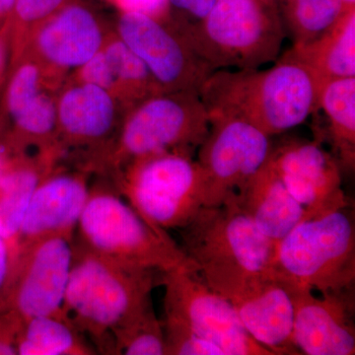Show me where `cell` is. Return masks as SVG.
Masks as SVG:
<instances>
[{
    "label": "cell",
    "mask_w": 355,
    "mask_h": 355,
    "mask_svg": "<svg viewBox=\"0 0 355 355\" xmlns=\"http://www.w3.org/2000/svg\"><path fill=\"white\" fill-rule=\"evenodd\" d=\"M320 87L288 53L266 69H220L200 90L209 116H230L268 137L286 132L318 111Z\"/></svg>",
    "instance_id": "6da1fadb"
},
{
    "label": "cell",
    "mask_w": 355,
    "mask_h": 355,
    "mask_svg": "<svg viewBox=\"0 0 355 355\" xmlns=\"http://www.w3.org/2000/svg\"><path fill=\"white\" fill-rule=\"evenodd\" d=\"M157 272L109 260L73 242L65 317L97 354H114V334L153 303Z\"/></svg>",
    "instance_id": "7a4b0ae2"
},
{
    "label": "cell",
    "mask_w": 355,
    "mask_h": 355,
    "mask_svg": "<svg viewBox=\"0 0 355 355\" xmlns=\"http://www.w3.org/2000/svg\"><path fill=\"white\" fill-rule=\"evenodd\" d=\"M181 249L203 280L227 298L248 282L272 275L275 244L235 198L202 207L181 230Z\"/></svg>",
    "instance_id": "3957f363"
},
{
    "label": "cell",
    "mask_w": 355,
    "mask_h": 355,
    "mask_svg": "<svg viewBox=\"0 0 355 355\" xmlns=\"http://www.w3.org/2000/svg\"><path fill=\"white\" fill-rule=\"evenodd\" d=\"M209 111L197 91L159 93L128 110L116 137L89 168L114 172L137 159L177 153L193 156L209 132Z\"/></svg>",
    "instance_id": "277c9868"
},
{
    "label": "cell",
    "mask_w": 355,
    "mask_h": 355,
    "mask_svg": "<svg viewBox=\"0 0 355 355\" xmlns=\"http://www.w3.org/2000/svg\"><path fill=\"white\" fill-rule=\"evenodd\" d=\"M176 28L214 71L260 69L277 60L284 38L275 0H216L205 19Z\"/></svg>",
    "instance_id": "5b68a950"
},
{
    "label": "cell",
    "mask_w": 355,
    "mask_h": 355,
    "mask_svg": "<svg viewBox=\"0 0 355 355\" xmlns=\"http://www.w3.org/2000/svg\"><path fill=\"white\" fill-rule=\"evenodd\" d=\"M272 275L320 294L354 291L355 227L347 209L299 222L275 246Z\"/></svg>",
    "instance_id": "8992f818"
},
{
    "label": "cell",
    "mask_w": 355,
    "mask_h": 355,
    "mask_svg": "<svg viewBox=\"0 0 355 355\" xmlns=\"http://www.w3.org/2000/svg\"><path fill=\"white\" fill-rule=\"evenodd\" d=\"M76 244L109 260L163 273L188 263L167 232L151 227L118 191L90 189Z\"/></svg>",
    "instance_id": "52a82bcc"
},
{
    "label": "cell",
    "mask_w": 355,
    "mask_h": 355,
    "mask_svg": "<svg viewBox=\"0 0 355 355\" xmlns=\"http://www.w3.org/2000/svg\"><path fill=\"white\" fill-rule=\"evenodd\" d=\"M114 178L116 191L161 232L181 230L203 207L202 172L188 154L168 153L137 159Z\"/></svg>",
    "instance_id": "ba28073f"
},
{
    "label": "cell",
    "mask_w": 355,
    "mask_h": 355,
    "mask_svg": "<svg viewBox=\"0 0 355 355\" xmlns=\"http://www.w3.org/2000/svg\"><path fill=\"white\" fill-rule=\"evenodd\" d=\"M164 327L190 331L224 355H273L250 336L230 301L214 291L190 265L161 273Z\"/></svg>",
    "instance_id": "9c48e42d"
},
{
    "label": "cell",
    "mask_w": 355,
    "mask_h": 355,
    "mask_svg": "<svg viewBox=\"0 0 355 355\" xmlns=\"http://www.w3.org/2000/svg\"><path fill=\"white\" fill-rule=\"evenodd\" d=\"M207 137L197 160L205 182L203 207H219L236 198L266 164L273 147L270 137L230 116H209Z\"/></svg>",
    "instance_id": "30bf717a"
},
{
    "label": "cell",
    "mask_w": 355,
    "mask_h": 355,
    "mask_svg": "<svg viewBox=\"0 0 355 355\" xmlns=\"http://www.w3.org/2000/svg\"><path fill=\"white\" fill-rule=\"evenodd\" d=\"M73 239L46 236L16 250L6 310L12 311L22 321L43 316L67 318L64 304L73 261Z\"/></svg>",
    "instance_id": "8fae6325"
},
{
    "label": "cell",
    "mask_w": 355,
    "mask_h": 355,
    "mask_svg": "<svg viewBox=\"0 0 355 355\" xmlns=\"http://www.w3.org/2000/svg\"><path fill=\"white\" fill-rule=\"evenodd\" d=\"M107 32L96 11L69 0L11 46V60L21 55L36 60L53 86L62 74L76 70L101 50Z\"/></svg>",
    "instance_id": "7c38bea8"
},
{
    "label": "cell",
    "mask_w": 355,
    "mask_h": 355,
    "mask_svg": "<svg viewBox=\"0 0 355 355\" xmlns=\"http://www.w3.org/2000/svg\"><path fill=\"white\" fill-rule=\"evenodd\" d=\"M116 35L144 62L164 93L197 91L214 71L175 26L137 12H121Z\"/></svg>",
    "instance_id": "4fadbf2b"
},
{
    "label": "cell",
    "mask_w": 355,
    "mask_h": 355,
    "mask_svg": "<svg viewBox=\"0 0 355 355\" xmlns=\"http://www.w3.org/2000/svg\"><path fill=\"white\" fill-rule=\"evenodd\" d=\"M270 161L307 218L350 207L343 188L342 168L320 142L291 140L273 148Z\"/></svg>",
    "instance_id": "5bb4252c"
},
{
    "label": "cell",
    "mask_w": 355,
    "mask_h": 355,
    "mask_svg": "<svg viewBox=\"0 0 355 355\" xmlns=\"http://www.w3.org/2000/svg\"><path fill=\"white\" fill-rule=\"evenodd\" d=\"M286 287L293 302V342L299 354H355L354 291L320 294Z\"/></svg>",
    "instance_id": "9a60e30c"
},
{
    "label": "cell",
    "mask_w": 355,
    "mask_h": 355,
    "mask_svg": "<svg viewBox=\"0 0 355 355\" xmlns=\"http://www.w3.org/2000/svg\"><path fill=\"white\" fill-rule=\"evenodd\" d=\"M245 330L273 355L299 354L293 342L294 307L288 288L272 275L248 282L226 298Z\"/></svg>",
    "instance_id": "2e32d148"
},
{
    "label": "cell",
    "mask_w": 355,
    "mask_h": 355,
    "mask_svg": "<svg viewBox=\"0 0 355 355\" xmlns=\"http://www.w3.org/2000/svg\"><path fill=\"white\" fill-rule=\"evenodd\" d=\"M121 108V103L105 89L73 80L57 97L60 146H85L92 156L99 153L120 128Z\"/></svg>",
    "instance_id": "e0dca14e"
},
{
    "label": "cell",
    "mask_w": 355,
    "mask_h": 355,
    "mask_svg": "<svg viewBox=\"0 0 355 355\" xmlns=\"http://www.w3.org/2000/svg\"><path fill=\"white\" fill-rule=\"evenodd\" d=\"M89 193L83 173H51L44 178L26 210L14 254L23 245L46 236L74 238Z\"/></svg>",
    "instance_id": "ac0fdd59"
},
{
    "label": "cell",
    "mask_w": 355,
    "mask_h": 355,
    "mask_svg": "<svg viewBox=\"0 0 355 355\" xmlns=\"http://www.w3.org/2000/svg\"><path fill=\"white\" fill-rule=\"evenodd\" d=\"M235 200L259 230L275 244L307 218L303 207L275 172L270 158Z\"/></svg>",
    "instance_id": "d6986e66"
},
{
    "label": "cell",
    "mask_w": 355,
    "mask_h": 355,
    "mask_svg": "<svg viewBox=\"0 0 355 355\" xmlns=\"http://www.w3.org/2000/svg\"><path fill=\"white\" fill-rule=\"evenodd\" d=\"M60 153L51 149L39 151L34 157L18 154L8 159L0 183V237L13 254L30 200L40 183L51 174Z\"/></svg>",
    "instance_id": "ffe728a7"
},
{
    "label": "cell",
    "mask_w": 355,
    "mask_h": 355,
    "mask_svg": "<svg viewBox=\"0 0 355 355\" xmlns=\"http://www.w3.org/2000/svg\"><path fill=\"white\" fill-rule=\"evenodd\" d=\"M287 53L309 70L320 89L334 79L355 77V7L347 9L323 35L294 44Z\"/></svg>",
    "instance_id": "44dd1931"
},
{
    "label": "cell",
    "mask_w": 355,
    "mask_h": 355,
    "mask_svg": "<svg viewBox=\"0 0 355 355\" xmlns=\"http://www.w3.org/2000/svg\"><path fill=\"white\" fill-rule=\"evenodd\" d=\"M328 121L333 155L342 170L355 164V77L334 79L320 89L318 110Z\"/></svg>",
    "instance_id": "7402d4cb"
},
{
    "label": "cell",
    "mask_w": 355,
    "mask_h": 355,
    "mask_svg": "<svg viewBox=\"0 0 355 355\" xmlns=\"http://www.w3.org/2000/svg\"><path fill=\"white\" fill-rule=\"evenodd\" d=\"M16 350L20 355L97 354L69 319L53 316L30 318L22 321Z\"/></svg>",
    "instance_id": "603a6c76"
},
{
    "label": "cell",
    "mask_w": 355,
    "mask_h": 355,
    "mask_svg": "<svg viewBox=\"0 0 355 355\" xmlns=\"http://www.w3.org/2000/svg\"><path fill=\"white\" fill-rule=\"evenodd\" d=\"M102 50L113 73L114 97L125 111L151 96L164 93L146 65L116 33L109 34Z\"/></svg>",
    "instance_id": "cb8c5ba5"
},
{
    "label": "cell",
    "mask_w": 355,
    "mask_h": 355,
    "mask_svg": "<svg viewBox=\"0 0 355 355\" xmlns=\"http://www.w3.org/2000/svg\"><path fill=\"white\" fill-rule=\"evenodd\" d=\"M347 9L343 0H295L284 6V24L294 44H306L328 31Z\"/></svg>",
    "instance_id": "d4e9b609"
},
{
    "label": "cell",
    "mask_w": 355,
    "mask_h": 355,
    "mask_svg": "<svg viewBox=\"0 0 355 355\" xmlns=\"http://www.w3.org/2000/svg\"><path fill=\"white\" fill-rule=\"evenodd\" d=\"M114 354L166 355L164 324L153 303L137 313L113 336Z\"/></svg>",
    "instance_id": "484cf974"
},
{
    "label": "cell",
    "mask_w": 355,
    "mask_h": 355,
    "mask_svg": "<svg viewBox=\"0 0 355 355\" xmlns=\"http://www.w3.org/2000/svg\"><path fill=\"white\" fill-rule=\"evenodd\" d=\"M51 86L43 67L36 60L26 55L11 60L10 74L2 99V113L7 121Z\"/></svg>",
    "instance_id": "4316f807"
},
{
    "label": "cell",
    "mask_w": 355,
    "mask_h": 355,
    "mask_svg": "<svg viewBox=\"0 0 355 355\" xmlns=\"http://www.w3.org/2000/svg\"><path fill=\"white\" fill-rule=\"evenodd\" d=\"M69 0H15L6 26L10 49L30 30L50 18Z\"/></svg>",
    "instance_id": "83f0119b"
},
{
    "label": "cell",
    "mask_w": 355,
    "mask_h": 355,
    "mask_svg": "<svg viewBox=\"0 0 355 355\" xmlns=\"http://www.w3.org/2000/svg\"><path fill=\"white\" fill-rule=\"evenodd\" d=\"M74 80L92 84L114 96V80L108 60L102 49L88 62L76 70Z\"/></svg>",
    "instance_id": "f1b7e54d"
},
{
    "label": "cell",
    "mask_w": 355,
    "mask_h": 355,
    "mask_svg": "<svg viewBox=\"0 0 355 355\" xmlns=\"http://www.w3.org/2000/svg\"><path fill=\"white\" fill-rule=\"evenodd\" d=\"M22 320L12 311L0 312V355H15L16 340Z\"/></svg>",
    "instance_id": "f546056e"
},
{
    "label": "cell",
    "mask_w": 355,
    "mask_h": 355,
    "mask_svg": "<svg viewBox=\"0 0 355 355\" xmlns=\"http://www.w3.org/2000/svg\"><path fill=\"white\" fill-rule=\"evenodd\" d=\"M121 12L146 14L158 19H164L169 11L168 0H111Z\"/></svg>",
    "instance_id": "4dcf8cb0"
},
{
    "label": "cell",
    "mask_w": 355,
    "mask_h": 355,
    "mask_svg": "<svg viewBox=\"0 0 355 355\" xmlns=\"http://www.w3.org/2000/svg\"><path fill=\"white\" fill-rule=\"evenodd\" d=\"M216 2V0H168L169 8L170 6L174 7L190 18L188 23L179 27L195 25L205 19L214 8Z\"/></svg>",
    "instance_id": "1f68e13d"
},
{
    "label": "cell",
    "mask_w": 355,
    "mask_h": 355,
    "mask_svg": "<svg viewBox=\"0 0 355 355\" xmlns=\"http://www.w3.org/2000/svg\"><path fill=\"white\" fill-rule=\"evenodd\" d=\"M13 254L6 240L0 237V312L6 309V295L12 270Z\"/></svg>",
    "instance_id": "d6a6232c"
},
{
    "label": "cell",
    "mask_w": 355,
    "mask_h": 355,
    "mask_svg": "<svg viewBox=\"0 0 355 355\" xmlns=\"http://www.w3.org/2000/svg\"><path fill=\"white\" fill-rule=\"evenodd\" d=\"M9 49H10L9 33L6 24H4L0 28V80L6 73Z\"/></svg>",
    "instance_id": "836d02e7"
},
{
    "label": "cell",
    "mask_w": 355,
    "mask_h": 355,
    "mask_svg": "<svg viewBox=\"0 0 355 355\" xmlns=\"http://www.w3.org/2000/svg\"><path fill=\"white\" fill-rule=\"evenodd\" d=\"M15 0H0V28L6 24L7 19L12 12Z\"/></svg>",
    "instance_id": "e575fe53"
},
{
    "label": "cell",
    "mask_w": 355,
    "mask_h": 355,
    "mask_svg": "<svg viewBox=\"0 0 355 355\" xmlns=\"http://www.w3.org/2000/svg\"><path fill=\"white\" fill-rule=\"evenodd\" d=\"M9 155L10 154L7 151L6 146L0 142V183H1L2 177H3L4 171H6L8 159L10 157Z\"/></svg>",
    "instance_id": "d590c367"
},
{
    "label": "cell",
    "mask_w": 355,
    "mask_h": 355,
    "mask_svg": "<svg viewBox=\"0 0 355 355\" xmlns=\"http://www.w3.org/2000/svg\"><path fill=\"white\" fill-rule=\"evenodd\" d=\"M345 2V6L352 8V7H355V0H343Z\"/></svg>",
    "instance_id": "8d00e7d4"
},
{
    "label": "cell",
    "mask_w": 355,
    "mask_h": 355,
    "mask_svg": "<svg viewBox=\"0 0 355 355\" xmlns=\"http://www.w3.org/2000/svg\"><path fill=\"white\" fill-rule=\"evenodd\" d=\"M282 2V6H286L287 4L291 3V2L295 1V0H279Z\"/></svg>",
    "instance_id": "74e56055"
},
{
    "label": "cell",
    "mask_w": 355,
    "mask_h": 355,
    "mask_svg": "<svg viewBox=\"0 0 355 355\" xmlns=\"http://www.w3.org/2000/svg\"><path fill=\"white\" fill-rule=\"evenodd\" d=\"M110 1H111V0H110Z\"/></svg>",
    "instance_id": "f35d334b"
}]
</instances>
